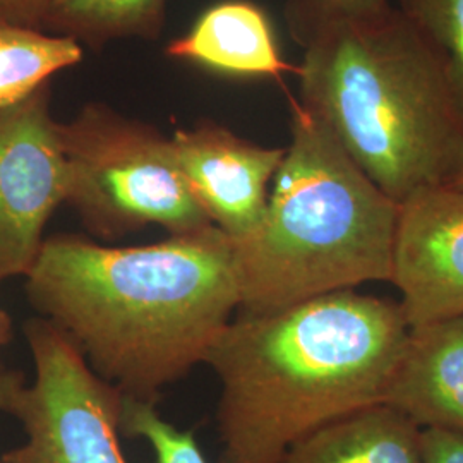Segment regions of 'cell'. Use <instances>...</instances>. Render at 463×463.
I'll list each match as a JSON object with an SVG mask.
<instances>
[{"label": "cell", "instance_id": "obj_1", "mask_svg": "<svg viewBox=\"0 0 463 463\" xmlns=\"http://www.w3.org/2000/svg\"><path fill=\"white\" fill-rule=\"evenodd\" d=\"M26 294L99 378L146 402L206 361L241 306L233 246L215 225L128 248L55 233Z\"/></svg>", "mask_w": 463, "mask_h": 463}, {"label": "cell", "instance_id": "obj_2", "mask_svg": "<svg viewBox=\"0 0 463 463\" xmlns=\"http://www.w3.org/2000/svg\"><path fill=\"white\" fill-rule=\"evenodd\" d=\"M398 302L342 290L235 313L204 364L218 376V463H281L300 439L383 403L409 335Z\"/></svg>", "mask_w": 463, "mask_h": 463}, {"label": "cell", "instance_id": "obj_3", "mask_svg": "<svg viewBox=\"0 0 463 463\" xmlns=\"http://www.w3.org/2000/svg\"><path fill=\"white\" fill-rule=\"evenodd\" d=\"M304 45L300 103L397 204L463 168V114L447 78L393 5L352 19L290 17Z\"/></svg>", "mask_w": 463, "mask_h": 463}, {"label": "cell", "instance_id": "obj_4", "mask_svg": "<svg viewBox=\"0 0 463 463\" xmlns=\"http://www.w3.org/2000/svg\"><path fill=\"white\" fill-rule=\"evenodd\" d=\"M290 101L292 141L260 229L232 242L237 313L277 311L309 298L390 281L400 204L352 162L328 128Z\"/></svg>", "mask_w": 463, "mask_h": 463}, {"label": "cell", "instance_id": "obj_5", "mask_svg": "<svg viewBox=\"0 0 463 463\" xmlns=\"http://www.w3.org/2000/svg\"><path fill=\"white\" fill-rule=\"evenodd\" d=\"M66 203L93 237L116 241L158 225L168 235L212 225L184 181L172 137L141 120L90 103L59 122Z\"/></svg>", "mask_w": 463, "mask_h": 463}, {"label": "cell", "instance_id": "obj_6", "mask_svg": "<svg viewBox=\"0 0 463 463\" xmlns=\"http://www.w3.org/2000/svg\"><path fill=\"white\" fill-rule=\"evenodd\" d=\"M34 381L17 397L13 414L24 445L4 453L5 463H128L120 447L124 393L99 378L81 350L43 317L24 325Z\"/></svg>", "mask_w": 463, "mask_h": 463}, {"label": "cell", "instance_id": "obj_7", "mask_svg": "<svg viewBox=\"0 0 463 463\" xmlns=\"http://www.w3.org/2000/svg\"><path fill=\"white\" fill-rule=\"evenodd\" d=\"M67 187L49 81L0 112V283L30 273Z\"/></svg>", "mask_w": 463, "mask_h": 463}, {"label": "cell", "instance_id": "obj_8", "mask_svg": "<svg viewBox=\"0 0 463 463\" xmlns=\"http://www.w3.org/2000/svg\"><path fill=\"white\" fill-rule=\"evenodd\" d=\"M390 281L411 328L463 316V189L430 187L400 204Z\"/></svg>", "mask_w": 463, "mask_h": 463}, {"label": "cell", "instance_id": "obj_9", "mask_svg": "<svg viewBox=\"0 0 463 463\" xmlns=\"http://www.w3.org/2000/svg\"><path fill=\"white\" fill-rule=\"evenodd\" d=\"M184 181L212 225L242 242L265 218L287 148H268L206 120L172 136Z\"/></svg>", "mask_w": 463, "mask_h": 463}, {"label": "cell", "instance_id": "obj_10", "mask_svg": "<svg viewBox=\"0 0 463 463\" xmlns=\"http://www.w3.org/2000/svg\"><path fill=\"white\" fill-rule=\"evenodd\" d=\"M383 403L422 430L463 432V316L409 330Z\"/></svg>", "mask_w": 463, "mask_h": 463}, {"label": "cell", "instance_id": "obj_11", "mask_svg": "<svg viewBox=\"0 0 463 463\" xmlns=\"http://www.w3.org/2000/svg\"><path fill=\"white\" fill-rule=\"evenodd\" d=\"M165 53L235 76L280 80L287 72L298 74V67L281 59L265 11L248 0L210 7L189 33L166 45Z\"/></svg>", "mask_w": 463, "mask_h": 463}, {"label": "cell", "instance_id": "obj_12", "mask_svg": "<svg viewBox=\"0 0 463 463\" xmlns=\"http://www.w3.org/2000/svg\"><path fill=\"white\" fill-rule=\"evenodd\" d=\"M420 434L411 417L376 403L306 436L281 463H424Z\"/></svg>", "mask_w": 463, "mask_h": 463}, {"label": "cell", "instance_id": "obj_13", "mask_svg": "<svg viewBox=\"0 0 463 463\" xmlns=\"http://www.w3.org/2000/svg\"><path fill=\"white\" fill-rule=\"evenodd\" d=\"M166 0H50L42 32L103 47L122 38L155 40L162 33Z\"/></svg>", "mask_w": 463, "mask_h": 463}, {"label": "cell", "instance_id": "obj_14", "mask_svg": "<svg viewBox=\"0 0 463 463\" xmlns=\"http://www.w3.org/2000/svg\"><path fill=\"white\" fill-rule=\"evenodd\" d=\"M83 47L42 30L0 26V112L14 107L67 67L80 64Z\"/></svg>", "mask_w": 463, "mask_h": 463}, {"label": "cell", "instance_id": "obj_15", "mask_svg": "<svg viewBox=\"0 0 463 463\" xmlns=\"http://www.w3.org/2000/svg\"><path fill=\"white\" fill-rule=\"evenodd\" d=\"M395 9L441 67L463 114V0H397Z\"/></svg>", "mask_w": 463, "mask_h": 463}, {"label": "cell", "instance_id": "obj_16", "mask_svg": "<svg viewBox=\"0 0 463 463\" xmlns=\"http://www.w3.org/2000/svg\"><path fill=\"white\" fill-rule=\"evenodd\" d=\"M120 432L126 438L145 439L155 463H208L194 438V430H181L165 420L156 402L124 397Z\"/></svg>", "mask_w": 463, "mask_h": 463}, {"label": "cell", "instance_id": "obj_17", "mask_svg": "<svg viewBox=\"0 0 463 463\" xmlns=\"http://www.w3.org/2000/svg\"><path fill=\"white\" fill-rule=\"evenodd\" d=\"M388 0H290L288 17L352 19L378 13Z\"/></svg>", "mask_w": 463, "mask_h": 463}, {"label": "cell", "instance_id": "obj_18", "mask_svg": "<svg viewBox=\"0 0 463 463\" xmlns=\"http://www.w3.org/2000/svg\"><path fill=\"white\" fill-rule=\"evenodd\" d=\"M420 447L424 463H463V432L422 430Z\"/></svg>", "mask_w": 463, "mask_h": 463}, {"label": "cell", "instance_id": "obj_19", "mask_svg": "<svg viewBox=\"0 0 463 463\" xmlns=\"http://www.w3.org/2000/svg\"><path fill=\"white\" fill-rule=\"evenodd\" d=\"M50 0H0V26L42 30Z\"/></svg>", "mask_w": 463, "mask_h": 463}, {"label": "cell", "instance_id": "obj_20", "mask_svg": "<svg viewBox=\"0 0 463 463\" xmlns=\"http://www.w3.org/2000/svg\"><path fill=\"white\" fill-rule=\"evenodd\" d=\"M26 386V376L0 361V412L13 414L17 397ZM0 463H5L0 458Z\"/></svg>", "mask_w": 463, "mask_h": 463}, {"label": "cell", "instance_id": "obj_21", "mask_svg": "<svg viewBox=\"0 0 463 463\" xmlns=\"http://www.w3.org/2000/svg\"><path fill=\"white\" fill-rule=\"evenodd\" d=\"M13 336V323L7 313L0 311V347L5 345Z\"/></svg>", "mask_w": 463, "mask_h": 463}, {"label": "cell", "instance_id": "obj_22", "mask_svg": "<svg viewBox=\"0 0 463 463\" xmlns=\"http://www.w3.org/2000/svg\"><path fill=\"white\" fill-rule=\"evenodd\" d=\"M449 185H455V187H458V189H463V168L462 172L458 174V177L453 181V184H449Z\"/></svg>", "mask_w": 463, "mask_h": 463}]
</instances>
